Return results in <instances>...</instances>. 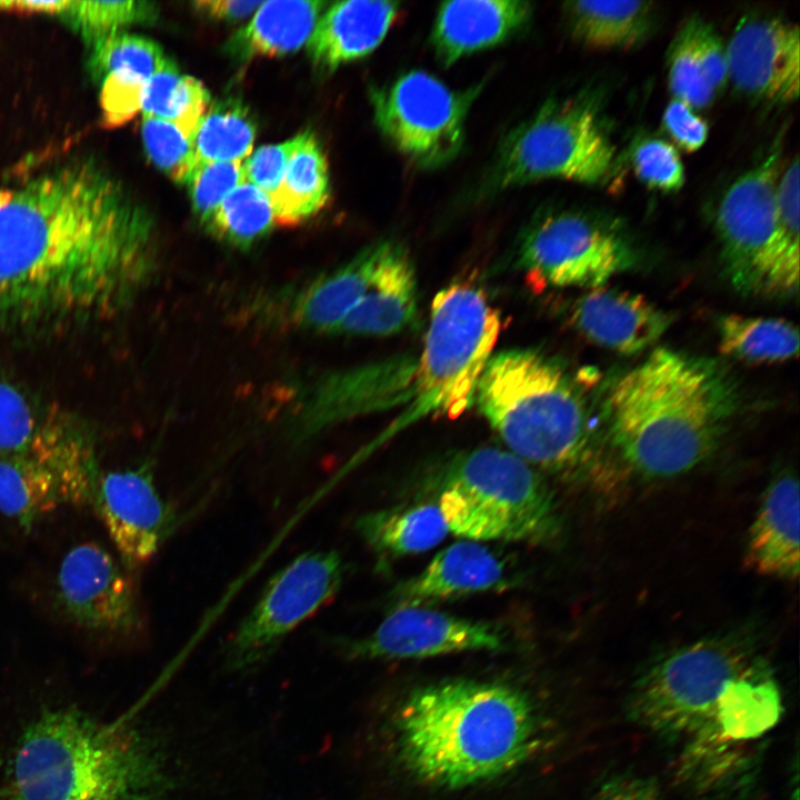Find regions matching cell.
Listing matches in <instances>:
<instances>
[{"instance_id": "cell-1", "label": "cell", "mask_w": 800, "mask_h": 800, "mask_svg": "<svg viewBox=\"0 0 800 800\" xmlns=\"http://www.w3.org/2000/svg\"><path fill=\"white\" fill-rule=\"evenodd\" d=\"M154 223L98 161L0 183V326L108 317L151 271Z\"/></svg>"}, {"instance_id": "cell-2", "label": "cell", "mask_w": 800, "mask_h": 800, "mask_svg": "<svg viewBox=\"0 0 800 800\" xmlns=\"http://www.w3.org/2000/svg\"><path fill=\"white\" fill-rule=\"evenodd\" d=\"M177 782L168 747L151 730L60 707L22 732L8 800H169Z\"/></svg>"}, {"instance_id": "cell-3", "label": "cell", "mask_w": 800, "mask_h": 800, "mask_svg": "<svg viewBox=\"0 0 800 800\" xmlns=\"http://www.w3.org/2000/svg\"><path fill=\"white\" fill-rule=\"evenodd\" d=\"M400 758L429 786L457 790L493 780L537 750L538 714L517 687L451 680L412 691L396 716Z\"/></svg>"}, {"instance_id": "cell-4", "label": "cell", "mask_w": 800, "mask_h": 800, "mask_svg": "<svg viewBox=\"0 0 800 800\" xmlns=\"http://www.w3.org/2000/svg\"><path fill=\"white\" fill-rule=\"evenodd\" d=\"M738 402L736 384L719 364L661 348L613 386L608 430L634 470L672 477L718 448Z\"/></svg>"}, {"instance_id": "cell-5", "label": "cell", "mask_w": 800, "mask_h": 800, "mask_svg": "<svg viewBox=\"0 0 800 800\" xmlns=\"http://www.w3.org/2000/svg\"><path fill=\"white\" fill-rule=\"evenodd\" d=\"M474 402L509 451L529 464L576 472L589 446L584 401L563 369L542 353L492 354Z\"/></svg>"}, {"instance_id": "cell-6", "label": "cell", "mask_w": 800, "mask_h": 800, "mask_svg": "<svg viewBox=\"0 0 800 800\" xmlns=\"http://www.w3.org/2000/svg\"><path fill=\"white\" fill-rule=\"evenodd\" d=\"M440 489L437 504L458 537L544 544L562 531L551 489L510 451L479 447L456 454L440 471Z\"/></svg>"}, {"instance_id": "cell-7", "label": "cell", "mask_w": 800, "mask_h": 800, "mask_svg": "<svg viewBox=\"0 0 800 800\" xmlns=\"http://www.w3.org/2000/svg\"><path fill=\"white\" fill-rule=\"evenodd\" d=\"M500 324L499 312L481 289L459 282L440 290L433 298L423 348L413 367L409 406L379 440L423 418L463 414L474 403Z\"/></svg>"}, {"instance_id": "cell-8", "label": "cell", "mask_w": 800, "mask_h": 800, "mask_svg": "<svg viewBox=\"0 0 800 800\" xmlns=\"http://www.w3.org/2000/svg\"><path fill=\"white\" fill-rule=\"evenodd\" d=\"M746 642L731 638L700 640L651 666L634 684L632 720L688 749L709 732L739 679L760 659Z\"/></svg>"}, {"instance_id": "cell-9", "label": "cell", "mask_w": 800, "mask_h": 800, "mask_svg": "<svg viewBox=\"0 0 800 800\" xmlns=\"http://www.w3.org/2000/svg\"><path fill=\"white\" fill-rule=\"evenodd\" d=\"M613 159L593 107L578 98L552 99L508 134L492 182L498 189L544 179L594 184L608 176Z\"/></svg>"}, {"instance_id": "cell-10", "label": "cell", "mask_w": 800, "mask_h": 800, "mask_svg": "<svg viewBox=\"0 0 800 800\" xmlns=\"http://www.w3.org/2000/svg\"><path fill=\"white\" fill-rule=\"evenodd\" d=\"M346 563L336 550L306 551L277 571L222 649L228 672L258 670L299 624L339 592Z\"/></svg>"}, {"instance_id": "cell-11", "label": "cell", "mask_w": 800, "mask_h": 800, "mask_svg": "<svg viewBox=\"0 0 800 800\" xmlns=\"http://www.w3.org/2000/svg\"><path fill=\"white\" fill-rule=\"evenodd\" d=\"M471 99V92L451 90L422 70L370 90L374 122L382 136L424 169L444 166L460 152Z\"/></svg>"}, {"instance_id": "cell-12", "label": "cell", "mask_w": 800, "mask_h": 800, "mask_svg": "<svg viewBox=\"0 0 800 800\" xmlns=\"http://www.w3.org/2000/svg\"><path fill=\"white\" fill-rule=\"evenodd\" d=\"M519 259L543 284L593 289L631 267L634 256L629 241L610 223L563 211L528 229Z\"/></svg>"}, {"instance_id": "cell-13", "label": "cell", "mask_w": 800, "mask_h": 800, "mask_svg": "<svg viewBox=\"0 0 800 800\" xmlns=\"http://www.w3.org/2000/svg\"><path fill=\"white\" fill-rule=\"evenodd\" d=\"M779 150L744 172L723 193L714 226L732 283L743 292L770 293L776 257V188Z\"/></svg>"}, {"instance_id": "cell-14", "label": "cell", "mask_w": 800, "mask_h": 800, "mask_svg": "<svg viewBox=\"0 0 800 800\" xmlns=\"http://www.w3.org/2000/svg\"><path fill=\"white\" fill-rule=\"evenodd\" d=\"M53 594L62 617L91 636L123 640L141 629L137 596L124 567L97 542L77 543L64 553Z\"/></svg>"}, {"instance_id": "cell-15", "label": "cell", "mask_w": 800, "mask_h": 800, "mask_svg": "<svg viewBox=\"0 0 800 800\" xmlns=\"http://www.w3.org/2000/svg\"><path fill=\"white\" fill-rule=\"evenodd\" d=\"M352 659H419L506 648L502 631L490 622L422 606L397 607L369 634L337 641Z\"/></svg>"}, {"instance_id": "cell-16", "label": "cell", "mask_w": 800, "mask_h": 800, "mask_svg": "<svg viewBox=\"0 0 800 800\" xmlns=\"http://www.w3.org/2000/svg\"><path fill=\"white\" fill-rule=\"evenodd\" d=\"M90 504L129 570L147 563L179 524L180 516L159 492L149 464L101 471Z\"/></svg>"}, {"instance_id": "cell-17", "label": "cell", "mask_w": 800, "mask_h": 800, "mask_svg": "<svg viewBox=\"0 0 800 800\" xmlns=\"http://www.w3.org/2000/svg\"><path fill=\"white\" fill-rule=\"evenodd\" d=\"M726 49L729 80L739 91L773 103L798 99V26L773 16L747 14L737 23Z\"/></svg>"}, {"instance_id": "cell-18", "label": "cell", "mask_w": 800, "mask_h": 800, "mask_svg": "<svg viewBox=\"0 0 800 800\" xmlns=\"http://www.w3.org/2000/svg\"><path fill=\"white\" fill-rule=\"evenodd\" d=\"M98 463L0 457V513L24 529L67 504H90Z\"/></svg>"}, {"instance_id": "cell-19", "label": "cell", "mask_w": 800, "mask_h": 800, "mask_svg": "<svg viewBox=\"0 0 800 800\" xmlns=\"http://www.w3.org/2000/svg\"><path fill=\"white\" fill-rule=\"evenodd\" d=\"M90 46L89 69L100 87L102 120L116 128L140 111L147 81L169 58L156 41L124 31Z\"/></svg>"}, {"instance_id": "cell-20", "label": "cell", "mask_w": 800, "mask_h": 800, "mask_svg": "<svg viewBox=\"0 0 800 800\" xmlns=\"http://www.w3.org/2000/svg\"><path fill=\"white\" fill-rule=\"evenodd\" d=\"M574 327L591 342L622 354H634L656 343L671 317L639 293L598 287L572 307Z\"/></svg>"}, {"instance_id": "cell-21", "label": "cell", "mask_w": 800, "mask_h": 800, "mask_svg": "<svg viewBox=\"0 0 800 800\" xmlns=\"http://www.w3.org/2000/svg\"><path fill=\"white\" fill-rule=\"evenodd\" d=\"M503 562L476 541H460L441 550L417 576L397 586V607L421 606L466 594L506 589Z\"/></svg>"}, {"instance_id": "cell-22", "label": "cell", "mask_w": 800, "mask_h": 800, "mask_svg": "<svg viewBox=\"0 0 800 800\" xmlns=\"http://www.w3.org/2000/svg\"><path fill=\"white\" fill-rule=\"evenodd\" d=\"M531 14V3L520 0L443 2L431 34L436 56L444 67L452 66L467 54L506 41Z\"/></svg>"}, {"instance_id": "cell-23", "label": "cell", "mask_w": 800, "mask_h": 800, "mask_svg": "<svg viewBox=\"0 0 800 800\" xmlns=\"http://www.w3.org/2000/svg\"><path fill=\"white\" fill-rule=\"evenodd\" d=\"M418 311L417 277L404 248L386 241L368 290L333 332L386 337L407 329Z\"/></svg>"}, {"instance_id": "cell-24", "label": "cell", "mask_w": 800, "mask_h": 800, "mask_svg": "<svg viewBox=\"0 0 800 800\" xmlns=\"http://www.w3.org/2000/svg\"><path fill=\"white\" fill-rule=\"evenodd\" d=\"M399 13L393 1L350 0L328 4L308 40L307 52L316 67L332 72L374 51Z\"/></svg>"}, {"instance_id": "cell-25", "label": "cell", "mask_w": 800, "mask_h": 800, "mask_svg": "<svg viewBox=\"0 0 800 800\" xmlns=\"http://www.w3.org/2000/svg\"><path fill=\"white\" fill-rule=\"evenodd\" d=\"M799 483L792 474L777 478L750 528L747 560L757 572L793 580L799 576Z\"/></svg>"}, {"instance_id": "cell-26", "label": "cell", "mask_w": 800, "mask_h": 800, "mask_svg": "<svg viewBox=\"0 0 800 800\" xmlns=\"http://www.w3.org/2000/svg\"><path fill=\"white\" fill-rule=\"evenodd\" d=\"M327 1H262L250 21L227 43L228 52L239 59L278 58L306 47Z\"/></svg>"}, {"instance_id": "cell-27", "label": "cell", "mask_w": 800, "mask_h": 800, "mask_svg": "<svg viewBox=\"0 0 800 800\" xmlns=\"http://www.w3.org/2000/svg\"><path fill=\"white\" fill-rule=\"evenodd\" d=\"M384 246L381 241L366 248L307 287L294 302L293 320L303 328L333 332L368 290Z\"/></svg>"}, {"instance_id": "cell-28", "label": "cell", "mask_w": 800, "mask_h": 800, "mask_svg": "<svg viewBox=\"0 0 800 800\" xmlns=\"http://www.w3.org/2000/svg\"><path fill=\"white\" fill-rule=\"evenodd\" d=\"M571 36L593 49H630L643 42L654 26L649 1H569L562 7Z\"/></svg>"}, {"instance_id": "cell-29", "label": "cell", "mask_w": 800, "mask_h": 800, "mask_svg": "<svg viewBox=\"0 0 800 800\" xmlns=\"http://www.w3.org/2000/svg\"><path fill=\"white\" fill-rule=\"evenodd\" d=\"M356 530L379 556L399 558L432 549L448 534L436 503H420L366 513Z\"/></svg>"}, {"instance_id": "cell-30", "label": "cell", "mask_w": 800, "mask_h": 800, "mask_svg": "<svg viewBox=\"0 0 800 800\" xmlns=\"http://www.w3.org/2000/svg\"><path fill=\"white\" fill-rule=\"evenodd\" d=\"M330 198L328 161L310 131L298 134L279 187L271 197L276 222L299 223L319 212Z\"/></svg>"}, {"instance_id": "cell-31", "label": "cell", "mask_w": 800, "mask_h": 800, "mask_svg": "<svg viewBox=\"0 0 800 800\" xmlns=\"http://www.w3.org/2000/svg\"><path fill=\"white\" fill-rule=\"evenodd\" d=\"M256 123L240 99L226 98L211 103L192 137L197 164L243 162L253 151Z\"/></svg>"}, {"instance_id": "cell-32", "label": "cell", "mask_w": 800, "mask_h": 800, "mask_svg": "<svg viewBox=\"0 0 800 800\" xmlns=\"http://www.w3.org/2000/svg\"><path fill=\"white\" fill-rule=\"evenodd\" d=\"M720 351L753 363L778 362L799 352V331L783 319L728 314L719 323Z\"/></svg>"}, {"instance_id": "cell-33", "label": "cell", "mask_w": 800, "mask_h": 800, "mask_svg": "<svg viewBox=\"0 0 800 800\" xmlns=\"http://www.w3.org/2000/svg\"><path fill=\"white\" fill-rule=\"evenodd\" d=\"M210 106L203 83L181 74L173 61L167 60L146 83L140 102L143 118H154L178 126L193 137L202 116Z\"/></svg>"}, {"instance_id": "cell-34", "label": "cell", "mask_w": 800, "mask_h": 800, "mask_svg": "<svg viewBox=\"0 0 800 800\" xmlns=\"http://www.w3.org/2000/svg\"><path fill=\"white\" fill-rule=\"evenodd\" d=\"M800 168L796 157L776 188L777 237L770 293L797 290L799 282Z\"/></svg>"}, {"instance_id": "cell-35", "label": "cell", "mask_w": 800, "mask_h": 800, "mask_svg": "<svg viewBox=\"0 0 800 800\" xmlns=\"http://www.w3.org/2000/svg\"><path fill=\"white\" fill-rule=\"evenodd\" d=\"M277 224L270 197L256 186L243 182L219 204L206 224L218 238L248 248Z\"/></svg>"}, {"instance_id": "cell-36", "label": "cell", "mask_w": 800, "mask_h": 800, "mask_svg": "<svg viewBox=\"0 0 800 800\" xmlns=\"http://www.w3.org/2000/svg\"><path fill=\"white\" fill-rule=\"evenodd\" d=\"M60 414L37 406L16 386L0 381V457H20L36 451Z\"/></svg>"}, {"instance_id": "cell-37", "label": "cell", "mask_w": 800, "mask_h": 800, "mask_svg": "<svg viewBox=\"0 0 800 800\" xmlns=\"http://www.w3.org/2000/svg\"><path fill=\"white\" fill-rule=\"evenodd\" d=\"M157 16L156 6L148 1L64 0L58 17L91 44L131 24L152 22Z\"/></svg>"}, {"instance_id": "cell-38", "label": "cell", "mask_w": 800, "mask_h": 800, "mask_svg": "<svg viewBox=\"0 0 800 800\" xmlns=\"http://www.w3.org/2000/svg\"><path fill=\"white\" fill-rule=\"evenodd\" d=\"M697 20L684 21L668 50V81L674 99L692 109L708 107L717 92L707 80L703 60L697 39Z\"/></svg>"}, {"instance_id": "cell-39", "label": "cell", "mask_w": 800, "mask_h": 800, "mask_svg": "<svg viewBox=\"0 0 800 800\" xmlns=\"http://www.w3.org/2000/svg\"><path fill=\"white\" fill-rule=\"evenodd\" d=\"M141 137L151 162L174 182L186 184L197 167L192 137L172 122L143 117Z\"/></svg>"}, {"instance_id": "cell-40", "label": "cell", "mask_w": 800, "mask_h": 800, "mask_svg": "<svg viewBox=\"0 0 800 800\" xmlns=\"http://www.w3.org/2000/svg\"><path fill=\"white\" fill-rule=\"evenodd\" d=\"M244 182L242 162H204L193 169L186 184L193 212L207 224L223 199Z\"/></svg>"}, {"instance_id": "cell-41", "label": "cell", "mask_w": 800, "mask_h": 800, "mask_svg": "<svg viewBox=\"0 0 800 800\" xmlns=\"http://www.w3.org/2000/svg\"><path fill=\"white\" fill-rule=\"evenodd\" d=\"M636 174L649 187L671 192L684 183V168L677 149L661 139H644L632 152Z\"/></svg>"}, {"instance_id": "cell-42", "label": "cell", "mask_w": 800, "mask_h": 800, "mask_svg": "<svg viewBox=\"0 0 800 800\" xmlns=\"http://www.w3.org/2000/svg\"><path fill=\"white\" fill-rule=\"evenodd\" d=\"M297 143L298 134L281 143L261 146L252 151L242 162L244 181L256 186L271 199Z\"/></svg>"}, {"instance_id": "cell-43", "label": "cell", "mask_w": 800, "mask_h": 800, "mask_svg": "<svg viewBox=\"0 0 800 800\" xmlns=\"http://www.w3.org/2000/svg\"><path fill=\"white\" fill-rule=\"evenodd\" d=\"M662 121L672 140L688 152L699 150L708 138V123L681 100L673 99L668 103Z\"/></svg>"}, {"instance_id": "cell-44", "label": "cell", "mask_w": 800, "mask_h": 800, "mask_svg": "<svg viewBox=\"0 0 800 800\" xmlns=\"http://www.w3.org/2000/svg\"><path fill=\"white\" fill-rule=\"evenodd\" d=\"M697 39L707 80L718 93L729 80L726 46L714 28L700 17L697 20Z\"/></svg>"}, {"instance_id": "cell-45", "label": "cell", "mask_w": 800, "mask_h": 800, "mask_svg": "<svg viewBox=\"0 0 800 800\" xmlns=\"http://www.w3.org/2000/svg\"><path fill=\"white\" fill-rule=\"evenodd\" d=\"M659 787L650 777L620 774L602 782L588 800H659Z\"/></svg>"}, {"instance_id": "cell-46", "label": "cell", "mask_w": 800, "mask_h": 800, "mask_svg": "<svg viewBox=\"0 0 800 800\" xmlns=\"http://www.w3.org/2000/svg\"><path fill=\"white\" fill-rule=\"evenodd\" d=\"M262 1L200 0L192 2L193 10L212 20L237 22L252 16Z\"/></svg>"}]
</instances>
